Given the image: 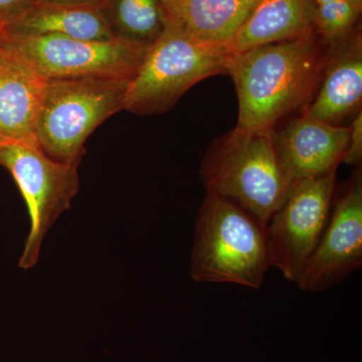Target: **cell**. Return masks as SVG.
<instances>
[{"label": "cell", "instance_id": "277c9868", "mask_svg": "<svg viewBox=\"0 0 362 362\" xmlns=\"http://www.w3.org/2000/svg\"><path fill=\"white\" fill-rule=\"evenodd\" d=\"M235 52L230 45L197 39L165 18L130 81L124 110L152 115L170 110L197 83L228 74Z\"/></svg>", "mask_w": 362, "mask_h": 362}, {"label": "cell", "instance_id": "2e32d148", "mask_svg": "<svg viewBox=\"0 0 362 362\" xmlns=\"http://www.w3.org/2000/svg\"><path fill=\"white\" fill-rule=\"evenodd\" d=\"M115 39L151 45L165 25L164 0H104Z\"/></svg>", "mask_w": 362, "mask_h": 362}, {"label": "cell", "instance_id": "603a6c76", "mask_svg": "<svg viewBox=\"0 0 362 362\" xmlns=\"http://www.w3.org/2000/svg\"><path fill=\"white\" fill-rule=\"evenodd\" d=\"M332 1V0H314L315 6H320V4H326V2Z\"/></svg>", "mask_w": 362, "mask_h": 362}, {"label": "cell", "instance_id": "44dd1931", "mask_svg": "<svg viewBox=\"0 0 362 362\" xmlns=\"http://www.w3.org/2000/svg\"><path fill=\"white\" fill-rule=\"evenodd\" d=\"M351 6L356 7L357 11H361L362 13V0H346Z\"/></svg>", "mask_w": 362, "mask_h": 362}, {"label": "cell", "instance_id": "ac0fdd59", "mask_svg": "<svg viewBox=\"0 0 362 362\" xmlns=\"http://www.w3.org/2000/svg\"><path fill=\"white\" fill-rule=\"evenodd\" d=\"M362 158V113L359 111L349 127V139L343 161L350 165H358Z\"/></svg>", "mask_w": 362, "mask_h": 362}, {"label": "cell", "instance_id": "e0dca14e", "mask_svg": "<svg viewBox=\"0 0 362 362\" xmlns=\"http://www.w3.org/2000/svg\"><path fill=\"white\" fill-rule=\"evenodd\" d=\"M361 11L346 0H332L315 6L314 30L329 45L339 42L361 25Z\"/></svg>", "mask_w": 362, "mask_h": 362}, {"label": "cell", "instance_id": "52a82bcc", "mask_svg": "<svg viewBox=\"0 0 362 362\" xmlns=\"http://www.w3.org/2000/svg\"><path fill=\"white\" fill-rule=\"evenodd\" d=\"M2 42L47 80L131 81L149 47L119 39L98 42L62 35H13L6 30Z\"/></svg>", "mask_w": 362, "mask_h": 362}, {"label": "cell", "instance_id": "9a60e30c", "mask_svg": "<svg viewBox=\"0 0 362 362\" xmlns=\"http://www.w3.org/2000/svg\"><path fill=\"white\" fill-rule=\"evenodd\" d=\"M314 0H261L233 39L235 52L283 40L314 30Z\"/></svg>", "mask_w": 362, "mask_h": 362}, {"label": "cell", "instance_id": "5b68a950", "mask_svg": "<svg viewBox=\"0 0 362 362\" xmlns=\"http://www.w3.org/2000/svg\"><path fill=\"white\" fill-rule=\"evenodd\" d=\"M129 83L102 78L47 80L35 124L42 151L54 160L78 168L88 137L124 110Z\"/></svg>", "mask_w": 362, "mask_h": 362}, {"label": "cell", "instance_id": "7c38bea8", "mask_svg": "<svg viewBox=\"0 0 362 362\" xmlns=\"http://www.w3.org/2000/svg\"><path fill=\"white\" fill-rule=\"evenodd\" d=\"M47 78L2 42L0 49V139L37 141L35 124Z\"/></svg>", "mask_w": 362, "mask_h": 362}, {"label": "cell", "instance_id": "8fae6325", "mask_svg": "<svg viewBox=\"0 0 362 362\" xmlns=\"http://www.w3.org/2000/svg\"><path fill=\"white\" fill-rule=\"evenodd\" d=\"M362 100L361 23L346 37L330 45L322 78L302 113L332 125L358 113Z\"/></svg>", "mask_w": 362, "mask_h": 362}, {"label": "cell", "instance_id": "7a4b0ae2", "mask_svg": "<svg viewBox=\"0 0 362 362\" xmlns=\"http://www.w3.org/2000/svg\"><path fill=\"white\" fill-rule=\"evenodd\" d=\"M266 228L235 202L206 190L195 221L192 280L259 289L271 268Z\"/></svg>", "mask_w": 362, "mask_h": 362}, {"label": "cell", "instance_id": "30bf717a", "mask_svg": "<svg viewBox=\"0 0 362 362\" xmlns=\"http://www.w3.org/2000/svg\"><path fill=\"white\" fill-rule=\"evenodd\" d=\"M349 139V128L304 113L275 132L279 158L292 182L337 171L346 153Z\"/></svg>", "mask_w": 362, "mask_h": 362}, {"label": "cell", "instance_id": "ba28073f", "mask_svg": "<svg viewBox=\"0 0 362 362\" xmlns=\"http://www.w3.org/2000/svg\"><path fill=\"white\" fill-rule=\"evenodd\" d=\"M337 171L293 181L267 223L270 265L296 284L322 235L334 195Z\"/></svg>", "mask_w": 362, "mask_h": 362}, {"label": "cell", "instance_id": "9c48e42d", "mask_svg": "<svg viewBox=\"0 0 362 362\" xmlns=\"http://www.w3.org/2000/svg\"><path fill=\"white\" fill-rule=\"evenodd\" d=\"M361 266L362 175L359 169L335 201L320 240L296 284L303 291H325Z\"/></svg>", "mask_w": 362, "mask_h": 362}, {"label": "cell", "instance_id": "3957f363", "mask_svg": "<svg viewBox=\"0 0 362 362\" xmlns=\"http://www.w3.org/2000/svg\"><path fill=\"white\" fill-rule=\"evenodd\" d=\"M275 132L235 126L209 147L201 168L206 192L235 202L265 226L292 185L279 158Z\"/></svg>", "mask_w": 362, "mask_h": 362}, {"label": "cell", "instance_id": "7402d4cb", "mask_svg": "<svg viewBox=\"0 0 362 362\" xmlns=\"http://www.w3.org/2000/svg\"><path fill=\"white\" fill-rule=\"evenodd\" d=\"M4 28H6V23L0 21V49L2 47V37H4Z\"/></svg>", "mask_w": 362, "mask_h": 362}, {"label": "cell", "instance_id": "8992f818", "mask_svg": "<svg viewBox=\"0 0 362 362\" xmlns=\"http://www.w3.org/2000/svg\"><path fill=\"white\" fill-rule=\"evenodd\" d=\"M0 165L11 173L30 214V228L18 266L30 270L37 265L49 228L80 189L78 168L52 159L37 141H2Z\"/></svg>", "mask_w": 362, "mask_h": 362}, {"label": "cell", "instance_id": "4fadbf2b", "mask_svg": "<svg viewBox=\"0 0 362 362\" xmlns=\"http://www.w3.org/2000/svg\"><path fill=\"white\" fill-rule=\"evenodd\" d=\"M4 30L13 35H62L71 39H115L103 6L37 2L23 14L6 23Z\"/></svg>", "mask_w": 362, "mask_h": 362}, {"label": "cell", "instance_id": "6da1fadb", "mask_svg": "<svg viewBox=\"0 0 362 362\" xmlns=\"http://www.w3.org/2000/svg\"><path fill=\"white\" fill-rule=\"evenodd\" d=\"M330 45L316 33L235 52L228 75L239 103L237 127L274 130L276 124L306 107L315 94Z\"/></svg>", "mask_w": 362, "mask_h": 362}, {"label": "cell", "instance_id": "d6986e66", "mask_svg": "<svg viewBox=\"0 0 362 362\" xmlns=\"http://www.w3.org/2000/svg\"><path fill=\"white\" fill-rule=\"evenodd\" d=\"M39 0H0V21L11 23L35 6Z\"/></svg>", "mask_w": 362, "mask_h": 362}, {"label": "cell", "instance_id": "ffe728a7", "mask_svg": "<svg viewBox=\"0 0 362 362\" xmlns=\"http://www.w3.org/2000/svg\"><path fill=\"white\" fill-rule=\"evenodd\" d=\"M39 1L49 2V4H96V6H102L104 0H39Z\"/></svg>", "mask_w": 362, "mask_h": 362}, {"label": "cell", "instance_id": "5bb4252c", "mask_svg": "<svg viewBox=\"0 0 362 362\" xmlns=\"http://www.w3.org/2000/svg\"><path fill=\"white\" fill-rule=\"evenodd\" d=\"M261 0H164L165 18L197 39L232 44Z\"/></svg>", "mask_w": 362, "mask_h": 362}, {"label": "cell", "instance_id": "cb8c5ba5", "mask_svg": "<svg viewBox=\"0 0 362 362\" xmlns=\"http://www.w3.org/2000/svg\"><path fill=\"white\" fill-rule=\"evenodd\" d=\"M1 143H2V140H1V139H0V144H1Z\"/></svg>", "mask_w": 362, "mask_h": 362}]
</instances>
